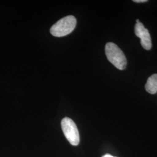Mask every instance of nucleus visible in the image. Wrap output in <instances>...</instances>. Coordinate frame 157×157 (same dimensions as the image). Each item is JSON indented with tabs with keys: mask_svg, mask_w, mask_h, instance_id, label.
<instances>
[{
	"mask_svg": "<svg viewBox=\"0 0 157 157\" xmlns=\"http://www.w3.org/2000/svg\"><path fill=\"white\" fill-rule=\"evenodd\" d=\"M146 90L148 93L154 94L157 93V74L155 73L147 79L146 86Z\"/></svg>",
	"mask_w": 157,
	"mask_h": 157,
	"instance_id": "39448f33",
	"label": "nucleus"
},
{
	"mask_svg": "<svg viewBox=\"0 0 157 157\" xmlns=\"http://www.w3.org/2000/svg\"><path fill=\"white\" fill-rule=\"evenodd\" d=\"M140 22V21H139V19H137V20H136V23H139Z\"/></svg>",
	"mask_w": 157,
	"mask_h": 157,
	"instance_id": "6e6552de",
	"label": "nucleus"
},
{
	"mask_svg": "<svg viewBox=\"0 0 157 157\" xmlns=\"http://www.w3.org/2000/svg\"><path fill=\"white\" fill-rule=\"evenodd\" d=\"M135 32L136 36L140 39L142 47L146 50H150L152 47L151 39L148 29L140 22L136 24Z\"/></svg>",
	"mask_w": 157,
	"mask_h": 157,
	"instance_id": "20e7f679",
	"label": "nucleus"
},
{
	"mask_svg": "<svg viewBox=\"0 0 157 157\" xmlns=\"http://www.w3.org/2000/svg\"><path fill=\"white\" fill-rule=\"evenodd\" d=\"M105 54L108 61L119 70H124L127 65V60L123 51L118 45L111 42L105 47Z\"/></svg>",
	"mask_w": 157,
	"mask_h": 157,
	"instance_id": "f257e3e1",
	"label": "nucleus"
},
{
	"mask_svg": "<svg viewBox=\"0 0 157 157\" xmlns=\"http://www.w3.org/2000/svg\"><path fill=\"white\" fill-rule=\"evenodd\" d=\"M61 127L69 142L73 146H78L80 142V136L78 128L73 120L67 117L62 119Z\"/></svg>",
	"mask_w": 157,
	"mask_h": 157,
	"instance_id": "7ed1b4c3",
	"label": "nucleus"
},
{
	"mask_svg": "<svg viewBox=\"0 0 157 157\" xmlns=\"http://www.w3.org/2000/svg\"><path fill=\"white\" fill-rule=\"evenodd\" d=\"M133 1H134L135 2L140 3V2H147V0H134Z\"/></svg>",
	"mask_w": 157,
	"mask_h": 157,
	"instance_id": "423d86ee",
	"label": "nucleus"
},
{
	"mask_svg": "<svg viewBox=\"0 0 157 157\" xmlns=\"http://www.w3.org/2000/svg\"><path fill=\"white\" fill-rule=\"evenodd\" d=\"M76 23L75 17L72 15L64 17L52 26L50 29L51 34L58 37L65 36L73 32Z\"/></svg>",
	"mask_w": 157,
	"mask_h": 157,
	"instance_id": "f03ea898",
	"label": "nucleus"
},
{
	"mask_svg": "<svg viewBox=\"0 0 157 157\" xmlns=\"http://www.w3.org/2000/svg\"><path fill=\"white\" fill-rule=\"evenodd\" d=\"M102 157H113V156H112L111 155H110V154H105V155H103Z\"/></svg>",
	"mask_w": 157,
	"mask_h": 157,
	"instance_id": "0eeeda50",
	"label": "nucleus"
}]
</instances>
